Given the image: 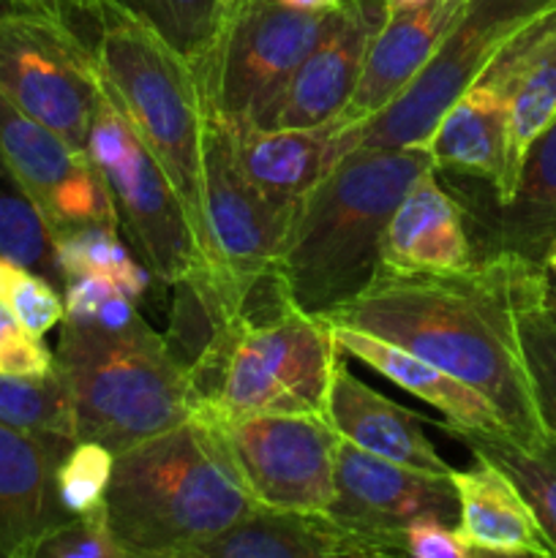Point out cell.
Instances as JSON below:
<instances>
[{
	"label": "cell",
	"mask_w": 556,
	"mask_h": 558,
	"mask_svg": "<svg viewBox=\"0 0 556 558\" xmlns=\"http://www.w3.org/2000/svg\"><path fill=\"white\" fill-rule=\"evenodd\" d=\"M516 256L485 254L461 272L379 267L349 303L322 314L390 341L485 398L521 445L548 439L534 409L516 327Z\"/></svg>",
	"instance_id": "6da1fadb"
},
{
	"label": "cell",
	"mask_w": 556,
	"mask_h": 558,
	"mask_svg": "<svg viewBox=\"0 0 556 558\" xmlns=\"http://www.w3.org/2000/svg\"><path fill=\"white\" fill-rule=\"evenodd\" d=\"M341 354L330 322L300 311L270 272L189 365L194 420L327 417Z\"/></svg>",
	"instance_id": "7a4b0ae2"
},
{
	"label": "cell",
	"mask_w": 556,
	"mask_h": 558,
	"mask_svg": "<svg viewBox=\"0 0 556 558\" xmlns=\"http://www.w3.org/2000/svg\"><path fill=\"white\" fill-rule=\"evenodd\" d=\"M428 169V147L349 153L300 199L273 265L300 311L322 316L368 287L392 210Z\"/></svg>",
	"instance_id": "3957f363"
},
{
	"label": "cell",
	"mask_w": 556,
	"mask_h": 558,
	"mask_svg": "<svg viewBox=\"0 0 556 558\" xmlns=\"http://www.w3.org/2000/svg\"><path fill=\"white\" fill-rule=\"evenodd\" d=\"M256 510L200 423H183L114 456L104 518L120 554L172 558Z\"/></svg>",
	"instance_id": "277c9868"
},
{
	"label": "cell",
	"mask_w": 556,
	"mask_h": 558,
	"mask_svg": "<svg viewBox=\"0 0 556 558\" xmlns=\"http://www.w3.org/2000/svg\"><path fill=\"white\" fill-rule=\"evenodd\" d=\"M55 363L74 403L76 441L120 456L194 420L189 365L140 314L118 327L63 319Z\"/></svg>",
	"instance_id": "5b68a950"
},
{
	"label": "cell",
	"mask_w": 556,
	"mask_h": 558,
	"mask_svg": "<svg viewBox=\"0 0 556 558\" xmlns=\"http://www.w3.org/2000/svg\"><path fill=\"white\" fill-rule=\"evenodd\" d=\"M93 41L104 90L172 183L207 262V98L194 65L156 31L107 0ZM210 267V265H207Z\"/></svg>",
	"instance_id": "8992f818"
},
{
	"label": "cell",
	"mask_w": 556,
	"mask_h": 558,
	"mask_svg": "<svg viewBox=\"0 0 556 558\" xmlns=\"http://www.w3.org/2000/svg\"><path fill=\"white\" fill-rule=\"evenodd\" d=\"M554 5L556 0H467L452 31L418 80L365 125L338 131V161L349 153L428 145L447 107L485 74L491 60L523 25Z\"/></svg>",
	"instance_id": "52a82bcc"
},
{
	"label": "cell",
	"mask_w": 556,
	"mask_h": 558,
	"mask_svg": "<svg viewBox=\"0 0 556 558\" xmlns=\"http://www.w3.org/2000/svg\"><path fill=\"white\" fill-rule=\"evenodd\" d=\"M333 14H305L276 0H240L223 14L213 52L196 65L207 104L232 123L267 125L289 76Z\"/></svg>",
	"instance_id": "ba28073f"
},
{
	"label": "cell",
	"mask_w": 556,
	"mask_h": 558,
	"mask_svg": "<svg viewBox=\"0 0 556 558\" xmlns=\"http://www.w3.org/2000/svg\"><path fill=\"white\" fill-rule=\"evenodd\" d=\"M259 510L322 515L336 499V450L341 436L316 414H249L194 420Z\"/></svg>",
	"instance_id": "9c48e42d"
},
{
	"label": "cell",
	"mask_w": 556,
	"mask_h": 558,
	"mask_svg": "<svg viewBox=\"0 0 556 558\" xmlns=\"http://www.w3.org/2000/svg\"><path fill=\"white\" fill-rule=\"evenodd\" d=\"M85 153L107 185L120 232L156 281L174 287L194 272L210 270L172 183L109 101L107 90L93 114Z\"/></svg>",
	"instance_id": "30bf717a"
},
{
	"label": "cell",
	"mask_w": 556,
	"mask_h": 558,
	"mask_svg": "<svg viewBox=\"0 0 556 558\" xmlns=\"http://www.w3.org/2000/svg\"><path fill=\"white\" fill-rule=\"evenodd\" d=\"M0 96L85 153L104 98L93 44L52 16L0 14Z\"/></svg>",
	"instance_id": "8fae6325"
},
{
	"label": "cell",
	"mask_w": 556,
	"mask_h": 558,
	"mask_svg": "<svg viewBox=\"0 0 556 558\" xmlns=\"http://www.w3.org/2000/svg\"><path fill=\"white\" fill-rule=\"evenodd\" d=\"M207 265L238 314L245 294L270 276L294 207L267 199L240 169L229 125L207 104L205 120Z\"/></svg>",
	"instance_id": "7c38bea8"
},
{
	"label": "cell",
	"mask_w": 556,
	"mask_h": 558,
	"mask_svg": "<svg viewBox=\"0 0 556 558\" xmlns=\"http://www.w3.org/2000/svg\"><path fill=\"white\" fill-rule=\"evenodd\" d=\"M0 156L27 191L52 240L82 227L120 229L109 191L87 153L0 96Z\"/></svg>",
	"instance_id": "4fadbf2b"
},
{
	"label": "cell",
	"mask_w": 556,
	"mask_h": 558,
	"mask_svg": "<svg viewBox=\"0 0 556 558\" xmlns=\"http://www.w3.org/2000/svg\"><path fill=\"white\" fill-rule=\"evenodd\" d=\"M327 515L363 532L401 534L418 521L452 526L458 499L450 477L382 461L341 439L336 450V499Z\"/></svg>",
	"instance_id": "5bb4252c"
},
{
	"label": "cell",
	"mask_w": 556,
	"mask_h": 558,
	"mask_svg": "<svg viewBox=\"0 0 556 558\" xmlns=\"http://www.w3.org/2000/svg\"><path fill=\"white\" fill-rule=\"evenodd\" d=\"M385 16V0H352L336 11L319 41L289 76L262 129H319L333 123L358 87L371 38Z\"/></svg>",
	"instance_id": "9a60e30c"
},
{
	"label": "cell",
	"mask_w": 556,
	"mask_h": 558,
	"mask_svg": "<svg viewBox=\"0 0 556 558\" xmlns=\"http://www.w3.org/2000/svg\"><path fill=\"white\" fill-rule=\"evenodd\" d=\"M467 0H423L418 5L387 11L371 38L363 74L352 98L333 123L338 131H354L385 112L420 76L431 54L461 16Z\"/></svg>",
	"instance_id": "2e32d148"
},
{
	"label": "cell",
	"mask_w": 556,
	"mask_h": 558,
	"mask_svg": "<svg viewBox=\"0 0 556 558\" xmlns=\"http://www.w3.org/2000/svg\"><path fill=\"white\" fill-rule=\"evenodd\" d=\"M172 558H407L401 534L363 532L322 515L256 507L218 537Z\"/></svg>",
	"instance_id": "e0dca14e"
},
{
	"label": "cell",
	"mask_w": 556,
	"mask_h": 558,
	"mask_svg": "<svg viewBox=\"0 0 556 558\" xmlns=\"http://www.w3.org/2000/svg\"><path fill=\"white\" fill-rule=\"evenodd\" d=\"M71 445L0 425V558H31L44 534L69 521L55 474Z\"/></svg>",
	"instance_id": "ac0fdd59"
},
{
	"label": "cell",
	"mask_w": 556,
	"mask_h": 558,
	"mask_svg": "<svg viewBox=\"0 0 556 558\" xmlns=\"http://www.w3.org/2000/svg\"><path fill=\"white\" fill-rule=\"evenodd\" d=\"M425 147L436 172L447 169L485 180L496 205L510 196V112L505 80L494 65L447 107Z\"/></svg>",
	"instance_id": "d6986e66"
},
{
	"label": "cell",
	"mask_w": 556,
	"mask_h": 558,
	"mask_svg": "<svg viewBox=\"0 0 556 558\" xmlns=\"http://www.w3.org/2000/svg\"><path fill=\"white\" fill-rule=\"evenodd\" d=\"M480 259L467 210L439 185L436 169L412 183L379 243V267L398 272H461Z\"/></svg>",
	"instance_id": "ffe728a7"
},
{
	"label": "cell",
	"mask_w": 556,
	"mask_h": 558,
	"mask_svg": "<svg viewBox=\"0 0 556 558\" xmlns=\"http://www.w3.org/2000/svg\"><path fill=\"white\" fill-rule=\"evenodd\" d=\"M327 420L341 439L382 461L450 477L452 466L431 445L423 430V420L365 385L343 360L333 376Z\"/></svg>",
	"instance_id": "44dd1931"
},
{
	"label": "cell",
	"mask_w": 556,
	"mask_h": 558,
	"mask_svg": "<svg viewBox=\"0 0 556 558\" xmlns=\"http://www.w3.org/2000/svg\"><path fill=\"white\" fill-rule=\"evenodd\" d=\"M227 125L245 178L278 205L298 207L338 163L336 123L319 129H262L227 120Z\"/></svg>",
	"instance_id": "7402d4cb"
},
{
	"label": "cell",
	"mask_w": 556,
	"mask_h": 558,
	"mask_svg": "<svg viewBox=\"0 0 556 558\" xmlns=\"http://www.w3.org/2000/svg\"><path fill=\"white\" fill-rule=\"evenodd\" d=\"M491 65L507 87L510 180L516 185L529 145L556 120V5L523 25Z\"/></svg>",
	"instance_id": "603a6c76"
},
{
	"label": "cell",
	"mask_w": 556,
	"mask_h": 558,
	"mask_svg": "<svg viewBox=\"0 0 556 558\" xmlns=\"http://www.w3.org/2000/svg\"><path fill=\"white\" fill-rule=\"evenodd\" d=\"M450 483L458 499L452 532L463 548L518 550L554 558L527 499L499 466L474 458L472 469H452Z\"/></svg>",
	"instance_id": "cb8c5ba5"
},
{
	"label": "cell",
	"mask_w": 556,
	"mask_h": 558,
	"mask_svg": "<svg viewBox=\"0 0 556 558\" xmlns=\"http://www.w3.org/2000/svg\"><path fill=\"white\" fill-rule=\"evenodd\" d=\"M333 332H336L338 349L343 354L360 360L368 368H374L376 374L390 379L392 385L434 407L436 412L445 414L447 425L474 430V434H507L496 409L480 392H474L463 381L452 379L450 374H445L436 365L403 352L396 343L382 341V338L368 336V332L352 330V327L333 325Z\"/></svg>",
	"instance_id": "d4e9b609"
},
{
	"label": "cell",
	"mask_w": 556,
	"mask_h": 558,
	"mask_svg": "<svg viewBox=\"0 0 556 558\" xmlns=\"http://www.w3.org/2000/svg\"><path fill=\"white\" fill-rule=\"evenodd\" d=\"M556 238V120L529 145L512 194L496 205L488 254L543 267Z\"/></svg>",
	"instance_id": "484cf974"
},
{
	"label": "cell",
	"mask_w": 556,
	"mask_h": 558,
	"mask_svg": "<svg viewBox=\"0 0 556 558\" xmlns=\"http://www.w3.org/2000/svg\"><path fill=\"white\" fill-rule=\"evenodd\" d=\"M442 428L456 436L474 458L499 466L512 480L529 510L537 518L551 554L556 558V439L548 436L540 445H521L507 434H474L442 423Z\"/></svg>",
	"instance_id": "4316f807"
},
{
	"label": "cell",
	"mask_w": 556,
	"mask_h": 558,
	"mask_svg": "<svg viewBox=\"0 0 556 558\" xmlns=\"http://www.w3.org/2000/svg\"><path fill=\"white\" fill-rule=\"evenodd\" d=\"M512 294H516L518 341H521L534 409L545 434L556 439V322L545 305L543 267L518 259Z\"/></svg>",
	"instance_id": "83f0119b"
},
{
	"label": "cell",
	"mask_w": 556,
	"mask_h": 558,
	"mask_svg": "<svg viewBox=\"0 0 556 558\" xmlns=\"http://www.w3.org/2000/svg\"><path fill=\"white\" fill-rule=\"evenodd\" d=\"M55 262L60 283L74 278H98L114 283L140 303L153 281V272L134 259V251L125 248L120 229L82 227L55 238Z\"/></svg>",
	"instance_id": "f1b7e54d"
},
{
	"label": "cell",
	"mask_w": 556,
	"mask_h": 558,
	"mask_svg": "<svg viewBox=\"0 0 556 558\" xmlns=\"http://www.w3.org/2000/svg\"><path fill=\"white\" fill-rule=\"evenodd\" d=\"M0 425L36 436H63L76 441V420L63 374L5 376L0 374Z\"/></svg>",
	"instance_id": "f546056e"
},
{
	"label": "cell",
	"mask_w": 556,
	"mask_h": 558,
	"mask_svg": "<svg viewBox=\"0 0 556 558\" xmlns=\"http://www.w3.org/2000/svg\"><path fill=\"white\" fill-rule=\"evenodd\" d=\"M109 3L145 22L194 69L213 52V44L223 25L221 0H109Z\"/></svg>",
	"instance_id": "4dcf8cb0"
},
{
	"label": "cell",
	"mask_w": 556,
	"mask_h": 558,
	"mask_svg": "<svg viewBox=\"0 0 556 558\" xmlns=\"http://www.w3.org/2000/svg\"><path fill=\"white\" fill-rule=\"evenodd\" d=\"M0 259L16 262L52 283H60L52 232L3 156H0Z\"/></svg>",
	"instance_id": "1f68e13d"
},
{
	"label": "cell",
	"mask_w": 556,
	"mask_h": 558,
	"mask_svg": "<svg viewBox=\"0 0 556 558\" xmlns=\"http://www.w3.org/2000/svg\"><path fill=\"white\" fill-rule=\"evenodd\" d=\"M114 456L96 441H74L60 461L55 485L69 518L104 515Z\"/></svg>",
	"instance_id": "d6a6232c"
},
{
	"label": "cell",
	"mask_w": 556,
	"mask_h": 558,
	"mask_svg": "<svg viewBox=\"0 0 556 558\" xmlns=\"http://www.w3.org/2000/svg\"><path fill=\"white\" fill-rule=\"evenodd\" d=\"M0 305L38 338L65 319L63 292L49 278L9 259H0Z\"/></svg>",
	"instance_id": "836d02e7"
},
{
	"label": "cell",
	"mask_w": 556,
	"mask_h": 558,
	"mask_svg": "<svg viewBox=\"0 0 556 558\" xmlns=\"http://www.w3.org/2000/svg\"><path fill=\"white\" fill-rule=\"evenodd\" d=\"M65 319L80 325L118 327L134 319L136 300L118 289L114 283L98 281V278H74L63 283Z\"/></svg>",
	"instance_id": "e575fe53"
},
{
	"label": "cell",
	"mask_w": 556,
	"mask_h": 558,
	"mask_svg": "<svg viewBox=\"0 0 556 558\" xmlns=\"http://www.w3.org/2000/svg\"><path fill=\"white\" fill-rule=\"evenodd\" d=\"M120 550L104 515L69 518L44 534L31 558H118Z\"/></svg>",
	"instance_id": "d590c367"
},
{
	"label": "cell",
	"mask_w": 556,
	"mask_h": 558,
	"mask_svg": "<svg viewBox=\"0 0 556 558\" xmlns=\"http://www.w3.org/2000/svg\"><path fill=\"white\" fill-rule=\"evenodd\" d=\"M49 371H55V352L0 305V374L44 376Z\"/></svg>",
	"instance_id": "8d00e7d4"
},
{
	"label": "cell",
	"mask_w": 556,
	"mask_h": 558,
	"mask_svg": "<svg viewBox=\"0 0 556 558\" xmlns=\"http://www.w3.org/2000/svg\"><path fill=\"white\" fill-rule=\"evenodd\" d=\"M407 558H467V548L452 526L439 521H418L403 529Z\"/></svg>",
	"instance_id": "74e56055"
},
{
	"label": "cell",
	"mask_w": 556,
	"mask_h": 558,
	"mask_svg": "<svg viewBox=\"0 0 556 558\" xmlns=\"http://www.w3.org/2000/svg\"><path fill=\"white\" fill-rule=\"evenodd\" d=\"M107 0H0L5 11H27V14L52 16V20L69 22L96 20Z\"/></svg>",
	"instance_id": "f35d334b"
},
{
	"label": "cell",
	"mask_w": 556,
	"mask_h": 558,
	"mask_svg": "<svg viewBox=\"0 0 556 558\" xmlns=\"http://www.w3.org/2000/svg\"><path fill=\"white\" fill-rule=\"evenodd\" d=\"M276 3L287 5L292 11H305V14H333V11H341L352 0H276Z\"/></svg>",
	"instance_id": "ab89813d"
},
{
	"label": "cell",
	"mask_w": 556,
	"mask_h": 558,
	"mask_svg": "<svg viewBox=\"0 0 556 558\" xmlns=\"http://www.w3.org/2000/svg\"><path fill=\"white\" fill-rule=\"evenodd\" d=\"M543 272H545V287H548V294L551 298H556V238L554 243H551L548 254H545Z\"/></svg>",
	"instance_id": "60d3db41"
},
{
	"label": "cell",
	"mask_w": 556,
	"mask_h": 558,
	"mask_svg": "<svg viewBox=\"0 0 556 558\" xmlns=\"http://www.w3.org/2000/svg\"><path fill=\"white\" fill-rule=\"evenodd\" d=\"M467 558H540L534 554H518V550H491V548H467Z\"/></svg>",
	"instance_id": "b9f144b4"
},
{
	"label": "cell",
	"mask_w": 556,
	"mask_h": 558,
	"mask_svg": "<svg viewBox=\"0 0 556 558\" xmlns=\"http://www.w3.org/2000/svg\"><path fill=\"white\" fill-rule=\"evenodd\" d=\"M423 0H385V9L387 11H396V9H407V5H418Z\"/></svg>",
	"instance_id": "7bdbcfd3"
},
{
	"label": "cell",
	"mask_w": 556,
	"mask_h": 558,
	"mask_svg": "<svg viewBox=\"0 0 556 558\" xmlns=\"http://www.w3.org/2000/svg\"><path fill=\"white\" fill-rule=\"evenodd\" d=\"M545 305H548V314L554 316V322H556V298H551L548 287H545Z\"/></svg>",
	"instance_id": "ee69618b"
},
{
	"label": "cell",
	"mask_w": 556,
	"mask_h": 558,
	"mask_svg": "<svg viewBox=\"0 0 556 558\" xmlns=\"http://www.w3.org/2000/svg\"><path fill=\"white\" fill-rule=\"evenodd\" d=\"M240 0H221V5H223V14H227L229 9H232V5H238Z\"/></svg>",
	"instance_id": "f6af8a7d"
},
{
	"label": "cell",
	"mask_w": 556,
	"mask_h": 558,
	"mask_svg": "<svg viewBox=\"0 0 556 558\" xmlns=\"http://www.w3.org/2000/svg\"><path fill=\"white\" fill-rule=\"evenodd\" d=\"M118 558H134V556H125V554H120Z\"/></svg>",
	"instance_id": "bcb514c9"
},
{
	"label": "cell",
	"mask_w": 556,
	"mask_h": 558,
	"mask_svg": "<svg viewBox=\"0 0 556 558\" xmlns=\"http://www.w3.org/2000/svg\"><path fill=\"white\" fill-rule=\"evenodd\" d=\"M3 11H5V9H3V5H0V14H3Z\"/></svg>",
	"instance_id": "7dc6e473"
}]
</instances>
